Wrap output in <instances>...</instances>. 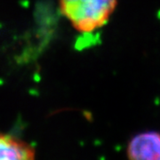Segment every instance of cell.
Masks as SVG:
<instances>
[{
  "label": "cell",
  "mask_w": 160,
  "mask_h": 160,
  "mask_svg": "<svg viewBox=\"0 0 160 160\" xmlns=\"http://www.w3.org/2000/svg\"><path fill=\"white\" fill-rule=\"evenodd\" d=\"M118 0H60L61 12L79 32L91 33L109 22Z\"/></svg>",
  "instance_id": "6da1fadb"
},
{
  "label": "cell",
  "mask_w": 160,
  "mask_h": 160,
  "mask_svg": "<svg viewBox=\"0 0 160 160\" xmlns=\"http://www.w3.org/2000/svg\"><path fill=\"white\" fill-rule=\"evenodd\" d=\"M126 154L132 160H160V132H145L130 140Z\"/></svg>",
  "instance_id": "7a4b0ae2"
},
{
  "label": "cell",
  "mask_w": 160,
  "mask_h": 160,
  "mask_svg": "<svg viewBox=\"0 0 160 160\" xmlns=\"http://www.w3.org/2000/svg\"><path fill=\"white\" fill-rule=\"evenodd\" d=\"M34 148L9 134L0 132V160H31L35 158Z\"/></svg>",
  "instance_id": "3957f363"
}]
</instances>
